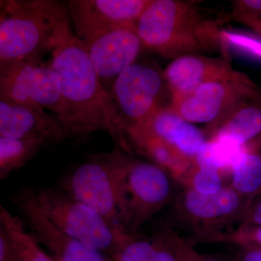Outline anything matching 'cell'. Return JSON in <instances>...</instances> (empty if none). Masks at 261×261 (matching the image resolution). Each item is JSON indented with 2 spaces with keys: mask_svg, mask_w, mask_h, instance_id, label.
Segmentation results:
<instances>
[{
  "mask_svg": "<svg viewBox=\"0 0 261 261\" xmlns=\"http://www.w3.org/2000/svg\"><path fill=\"white\" fill-rule=\"evenodd\" d=\"M49 63L59 77L66 124L73 139L104 130L116 147L132 153L126 128L111 92L98 76L80 39L75 36L53 51Z\"/></svg>",
  "mask_w": 261,
  "mask_h": 261,
  "instance_id": "cell-1",
  "label": "cell"
},
{
  "mask_svg": "<svg viewBox=\"0 0 261 261\" xmlns=\"http://www.w3.org/2000/svg\"><path fill=\"white\" fill-rule=\"evenodd\" d=\"M135 30L144 49L166 58L219 51L230 60L219 23L206 18L194 1L151 0Z\"/></svg>",
  "mask_w": 261,
  "mask_h": 261,
  "instance_id": "cell-2",
  "label": "cell"
},
{
  "mask_svg": "<svg viewBox=\"0 0 261 261\" xmlns=\"http://www.w3.org/2000/svg\"><path fill=\"white\" fill-rule=\"evenodd\" d=\"M0 6V65L42 61L75 37L61 2L6 0Z\"/></svg>",
  "mask_w": 261,
  "mask_h": 261,
  "instance_id": "cell-3",
  "label": "cell"
},
{
  "mask_svg": "<svg viewBox=\"0 0 261 261\" xmlns=\"http://www.w3.org/2000/svg\"><path fill=\"white\" fill-rule=\"evenodd\" d=\"M128 154L118 149L116 177L121 227L126 232L135 233L173 202L176 181L155 163L132 159Z\"/></svg>",
  "mask_w": 261,
  "mask_h": 261,
  "instance_id": "cell-4",
  "label": "cell"
},
{
  "mask_svg": "<svg viewBox=\"0 0 261 261\" xmlns=\"http://www.w3.org/2000/svg\"><path fill=\"white\" fill-rule=\"evenodd\" d=\"M35 193L39 207L57 228L111 257L128 233L64 190L39 187Z\"/></svg>",
  "mask_w": 261,
  "mask_h": 261,
  "instance_id": "cell-5",
  "label": "cell"
},
{
  "mask_svg": "<svg viewBox=\"0 0 261 261\" xmlns=\"http://www.w3.org/2000/svg\"><path fill=\"white\" fill-rule=\"evenodd\" d=\"M261 98V88L251 78L237 70L231 76L202 84L171 99L170 106L184 119L206 126L210 136L243 104Z\"/></svg>",
  "mask_w": 261,
  "mask_h": 261,
  "instance_id": "cell-6",
  "label": "cell"
},
{
  "mask_svg": "<svg viewBox=\"0 0 261 261\" xmlns=\"http://www.w3.org/2000/svg\"><path fill=\"white\" fill-rule=\"evenodd\" d=\"M173 202L175 216L182 225L198 233L197 238L213 242H219L224 235L223 228L240 224L249 203L228 185L208 195L183 187Z\"/></svg>",
  "mask_w": 261,
  "mask_h": 261,
  "instance_id": "cell-7",
  "label": "cell"
},
{
  "mask_svg": "<svg viewBox=\"0 0 261 261\" xmlns=\"http://www.w3.org/2000/svg\"><path fill=\"white\" fill-rule=\"evenodd\" d=\"M0 99L42 108L66 124L59 77L49 63L21 61L0 65Z\"/></svg>",
  "mask_w": 261,
  "mask_h": 261,
  "instance_id": "cell-8",
  "label": "cell"
},
{
  "mask_svg": "<svg viewBox=\"0 0 261 261\" xmlns=\"http://www.w3.org/2000/svg\"><path fill=\"white\" fill-rule=\"evenodd\" d=\"M165 90L163 71L147 62H136L117 77L109 91L126 132L144 124L164 107Z\"/></svg>",
  "mask_w": 261,
  "mask_h": 261,
  "instance_id": "cell-9",
  "label": "cell"
},
{
  "mask_svg": "<svg viewBox=\"0 0 261 261\" xmlns=\"http://www.w3.org/2000/svg\"><path fill=\"white\" fill-rule=\"evenodd\" d=\"M118 152L116 147L108 153L89 155L65 180L63 190L122 228L116 177Z\"/></svg>",
  "mask_w": 261,
  "mask_h": 261,
  "instance_id": "cell-10",
  "label": "cell"
},
{
  "mask_svg": "<svg viewBox=\"0 0 261 261\" xmlns=\"http://www.w3.org/2000/svg\"><path fill=\"white\" fill-rule=\"evenodd\" d=\"M29 232L57 261H114L109 255L91 248L57 228L39 207L35 189L25 187L10 197Z\"/></svg>",
  "mask_w": 261,
  "mask_h": 261,
  "instance_id": "cell-11",
  "label": "cell"
},
{
  "mask_svg": "<svg viewBox=\"0 0 261 261\" xmlns=\"http://www.w3.org/2000/svg\"><path fill=\"white\" fill-rule=\"evenodd\" d=\"M77 38L108 90L117 77L137 62L144 49L135 29L129 27L99 29Z\"/></svg>",
  "mask_w": 261,
  "mask_h": 261,
  "instance_id": "cell-12",
  "label": "cell"
},
{
  "mask_svg": "<svg viewBox=\"0 0 261 261\" xmlns=\"http://www.w3.org/2000/svg\"><path fill=\"white\" fill-rule=\"evenodd\" d=\"M0 136L11 139L42 140L48 145L73 139L65 122L42 108L0 99Z\"/></svg>",
  "mask_w": 261,
  "mask_h": 261,
  "instance_id": "cell-13",
  "label": "cell"
},
{
  "mask_svg": "<svg viewBox=\"0 0 261 261\" xmlns=\"http://www.w3.org/2000/svg\"><path fill=\"white\" fill-rule=\"evenodd\" d=\"M151 0H70L67 2L75 36L80 37L99 29L113 27L135 29Z\"/></svg>",
  "mask_w": 261,
  "mask_h": 261,
  "instance_id": "cell-14",
  "label": "cell"
},
{
  "mask_svg": "<svg viewBox=\"0 0 261 261\" xmlns=\"http://www.w3.org/2000/svg\"><path fill=\"white\" fill-rule=\"evenodd\" d=\"M237 70L230 60L202 54L187 55L172 60L163 70L171 99L191 92L202 84L231 76Z\"/></svg>",
  "mask_w": 261,
  "mask_h": 261,
  "instance_id": "cell-15",
  "label": "cell"
},
{
  "mask_svg": "<svg viewBox=\"0 0 261 261\" xmlns=\"http://www.w3.org/2000/svg\"><path fill=\"white\" fill-rule=\"evenodd\" d=\"M132 128L145 130L161 139L193 162L208 140L206 132L184 119L170 105L161 108L144 124Z\"/></svg>",
  "mask_w": 261,
  "mask_h": 261,
  "instance_id": "cell-16",
  "label": "cell"
},
{
  "mask_svg": "<svg viewBox=\"0 0 261 261\" xmlns=\"http://www.w3.org/2000/svg\"><path fill=\"white\" fill-rule=\"evenodd\" d=\"M132 149L161 166L176 182L183 184L195 168L193 161L148 132L138 128L126 130Z\"/></svg>",
  "mask_w": 261,
  "mask_h": 261,
  "instance_id": "cell-17",
  "label": "cell"
},
{
  "mask_svg": "<svg viewBox=\"0 0 261 261\" xmlns=\"http://www.w3.org/2000/svg\"><path fill=\"white\" fill-rule=\"evenodd\" d=\"M261 137V98L249 101L230 115L209 137L232 147H245Z\"/></svg>",
  "mask_w": 261,
  "mask_h": 261,
  "instance_id": "cell-18",
  "label": "cell"
},
{
  "mask_svg": "<svg viewBox=\"0 0 261 261\" xmlns=\"http://www.w3.org/2000/svg\"><path fill=\"white\" fill-rule=\"evenodd\" d=\"M228 171V186L250 202L261 190V137L243 147Z\"/></svg>",
  "mask_w": 261,
  "mask_h": 261,
  "instance_id": "cell-19",
  "label": "cell"
},
{
  "mask_svg": "<svg viewBox=\"0 0 261 261\" xmlns=\"http://www.w3.org/2000/svg\"><path fill=\"white\" fill-rule=\"evenodd\" d=\"M23 220L0 206V226L11 240L19 261H57L34 240Z\"/></svg>",
  "mask_w": 261,
  "mask_h": 261,
  "instance_id": "cell-20",
  "label": "cell"
},
{
  "mask_svg": "<svg viewBox=\"0 0 261 261\" xmlns=\"http://www.w3.org/2000/svg\"><path fill=\"white\" fill-rule=\"evenodd\" d=\"M48 143L42 140L11 139L0 136V178L23 167Z\"/></svg>",
  "mask_w": 261,
  "mask_h": 261,
  "instance_id": "cell-21",
  "label": "cell"
},
{
  "mask_svg": "<svg viewBox=\"0 0 261 261\" xmlns=\"http://www.w3.org/2000/svg\"><path fill=\"white\" fill-rule=\"evenodd\" d=\"M154 251L151 261H182L185 252L192 245L172 228L164 227L154 233Z\"/></svg>",
  "mask_w": 261,
  "mask_h": 261,
  "instance_id": "cell-22",
  "label": "cell"
},
{
  "mask_svg": "<svg viewBox=\"0 0 261 261\" xmlns=\"http://www.w3.org/2000/svg\"><path fill=\"white\" fill-rule=\"evenodd\" d=\"M153 251L152 236L128 233L112 258L114 261H151Z\"/></svg>",
  "mask_w": 261,
  "mask_h": 261,
  "instance_id": "cell-23",
  "label": "cell"
},
{
  "mask_svg": "<svg viewBox=\"0 0 261 261\" xmlns=\"http://www.w3.org/2000/svg\"><path fill=\"white\" fill-rule=\"evenodd\" d=\"M182 185L197 193L206 195L218 193L226 186L221 171L195 166Z\"/></svg>",
  "mask_w": 261,
  "mask_h": 261,
  "instance_id": "cell-24",
  "label": "cell"
},
{
  "mask_svg": "<svg viewBox=\"0 0 261 261\" xmlns=\"http://www.w3.org/2000/svg\"><path fill=\"white\" fill-rule=\"evenodd\" d=\"M220 242H228L238 246L261 247V227L239 225L235 229L225 234Z\"/></svg>",
  "mask_w": 261,
  "mask_h": 261,
  "instance_id": "cell-25",
  "label": "cell"
},
{
  "mask_svg": "<svg viewBox=\"0 0 261 261\" xmlns=\"http://www.w3.org/2000/svg\"><path fill=\"white\" fill-rule=\"evenodd\" d=\"M233 20L245 23L261 19V0H240L233 4Z\"/></svg>",
  "mask_w": 261,
  "mask_h": 261,
  "instance_id": "cell-26",
  "label": "cell"
},
{
  "mask_svg": "<svg viewBox=\"0 0 261 261\" xmlns=\"http://www.w3.org/2000/svg\"><path fill=\"white\" fill-rule=\"evenodd\" d=\"M239 225L261 227V190L249 202Z\"/></svg>",
  "mask_w": 261,
  "mask_h": 261,
  "instance_id": "cell-27",
  "label": "cell"
},
{
  "mask_svg": "<svg viewBox=\"0 0 261 261\" xmlns=\"http://www.w3.org/2000/svg\"><path fill=\"white\" fill-rule=\"evenodd\" d=\"M0 261H19L8 233L0 226Z\"/></svg>",
  "mask_w": 261,
  "mask_h": 261,
  "instance_id": "cell-28",
  "label": "cell"
},
{
  "mask_svg": "<svg viewBox=\"0 0 261 261\" xmlns=\"http://www.w3.org/2000/svg\"><path fill=\"white\" fill-rule=\"evenodd\" d=\"M235 261H261V247L239 246Z\"/></svg>",
  "mask_w": 261,
  "mask_h": 261,
  "instance_id": "cell-29",
  "label": "cell"
},
{
  "mask_svg": "<svg viewBox=\"0 0 261 261\" xmlns=\"http://www.w3.org/2000/svg\"><path fill=\"white\" fill-rule=\"evenodd\" d=\"M182 261H223L214 257L202 255L194 248L193 245L187 250Z\"/></svg>",
  "mask_w": 261,
  "mask_h": 261,
  "instance_id": "cell-30",
  "label": "cell"
},
{
  "mask_svg": "<svg viewBox=\"0 0 261 261\" xmlns=\"http://www.w3.org/2000/svg\"><path fill=\"white\" fill-rule=\"evenodd\" d=\"M247 27H250L254 32H256L261 37V19L257 20H247L243 23Z\"/></svg>",
  "mask_w": 261,
  "mask_h": 261,
  "instance_id": "cell-31",
  "label": "cell"
}]
</instances>
